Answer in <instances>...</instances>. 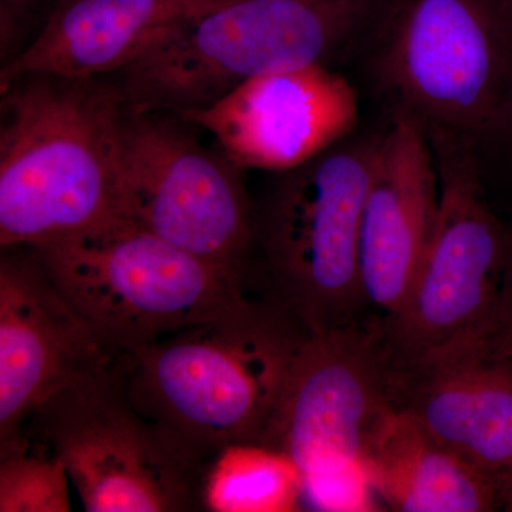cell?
Returning <instances> with one entry per match:
<instances>
[{
  "label": "cell",
  "instance_id": "5bb4252c",
  "mask_svg": "<svg viewBox=\"0 0 512 512\" xmlns=\"http://www.w3.org/2000/svg\"><path fill=\"white\" fill-rule=\"evenodd\" d=\"M439 211V171L426 131L397 110L380 137L360 229V279L379 318L409 296Z\"/></svg>",
  "mask_w": 512,
  "mask_h": 512
},
{
  "label": "cell",
  "instance_id": "4fadbf2b",
  "mask_svg": "<svg viewBox=\"0 0 512 512\" xmlns=\"http://www.w3.org/2000/svg\"><path fill=\"white\" fill-rule=\"evenodd\" d=\"M387 396L468 466L494 478L511 470L512 369L480 338L387 357Z\"/></svg>",
  "mask_w": 512,
  "mask_h": 512
},
{
  "label": "cell",
  "instance_id": "9c48e42d",
  "mask_svg": "<svg viewBox=\"0 0 512 512\" xmlns=\"http://www.w3.org/2000/svg\"><path fill=\"white\" fill-rule=\"evenodd\" d=\"M439 211L409 296L377 328L389 359H407L483 335L493 316L510 231L488 205L473 144L429 138Z\"/></svg>",
  "mask_w": 512,
  "mask_h": 512
},
{
  "label": "cell",
  "instance_id": "52a82bcc",
  "mask_svg": "<svg viewBox=\"0 0 512 512\" xmlns=\"http://www.w3.org/2000/svg\"><path fill=\"white\" fill-rule=\"evenodd\" d=\"M390 409L387 357L376 318L305 333L261 446L298 470L302 504L343 510L348 483L367 484L363 457Z\"/></svg>",
  "mask_w": 512,
  "mask_h": 512
},
{
  "label": "cell",
  "instance_id": "e0dca14e",
  "mask_svg": "<svg viewBox=\"0 0 512 512\" xmlns=\"http://www.w3.org/2000/svg\"><path fill=\"white\" fill-rule=\"evenodd\" d=\"M207 503L212 511L298 510L301 476L288 458L274 450L231 447L212 467Z\"/></svg>",
  "mask_w": 512,
  "mask_h": 512
},
{
  "label": "cell",
  "instance_id": "277c9868",
  "mask_svg": "<svg viewBox=\"0 0 512 512\" xmlns=\"http://www.w3.org/2000/svg\"><path fill=\"white\" fill-rule=\"evenodd\" d=\"M117 356L244 305V279L120 218L33 248Z\"/></svg>",
  "mask_w": 512,
  "mask_h": 512
},
{
  "label": "cell",
  "instance_id": "5b68a950",
  "mask_svg": "<svg viewBox=\"0 0 512 512\" xmlns=\"http://www.w3.org/2000/svg\"><path fill=\"white\" fill-rule=\"evenodd\" d=\"M28 426L62 461L86 511L208 508L215 461L138 412L119 359L57 392Z\"/></svg>",
  "mask_w": 512,
  "mask_h": 512
},
{
  "label": "cell",
  "instance_id": "7a4b0ae2",
  "mask_svg": "<svg viewBox=\"0 0 512 512\" xmlns=\"http://www.w3.org/2000/svg\"><path fill=\"white\" fill-rule=\"evenodd\" d=\"M305 330L274 299L119 356L131 402L202 456L261 446Z\"/></svg>",
  "mask_w": 512,
  "mask_h": 512
},
{
  "label": "cell",
  "instance_id": "30bf717a",
  "mask_svg": "<svg viewBox=\"0 0 512 512\" xmlns=\"http://www.w3.org/2000/svg\"><path fill=\"white\" fill-rule=\"evenodd\" d=\"M161 111L124 109L120 173L124 215L175 247L244 279L256 217L242 170Z\"/></svg>",
  "mask_w": 512,
  "mask_h": 512
},
{
  "label": "cell",
  "instance_id": "7402d4cb",
  "mask_svg": "<svg viewBox=\"0 0 512 512\" xmlns=\"http://www.w3.org/2000/svg\"><path fill=\"white\" fill-rule=\"evenodd\" d=\"M211 2L222 3V5H224V3L232 2V0H211Z\"/></svg>",
  "mask_w": 512,
  "mask_h": 512
},
{
  "label": "cell",
  "instance_id": "44dd1931",
  "mask_svg": "<svg viewBox=\"0 0 512 512\" xmlns=\"http://www.w3.org/2000/svg\"><path fill=\"white\" fill-rule=\"evenodd\" d=\"M497 484L501 510L512 512V477L504 474L497 478Z\"/></svg>",
  "mask_w": 512,
  "mask_h": 512
},
{
  "label": "cell",
  "instance_id": "8992f818",
  "mask_svg": "<svg viewBox=\"0 0 512 512\" xmlns=\"http://www.w3.org/2000/svg\"><path fill=\"white\" fill-rule=\"evenodd\" d=\"M380 138L336 146L279 173L256 239L274 285L272 299L306 333L362 320L360 229Z\"/></svg>",
  "mask_w": 512,
  "mask_h": 512
},
{
  "label": "cell",
  "instance_id": "ac0fdd59",
  "mask_svg": "<svg viewBox=\"0 0 512 512\" xmlns=\"http://www.w3.org/2000/svg\"><path fill=\"white\" fill-rule=\"evenodd\" d=\"M30 444L0 456V511H72L66 467L43 444L42 451Z\"/></svg>",
  "mask_w": 512,
  "mask_h": 512
},
{
  "label": "cell",
  "instance_id": "7c38bea8",
  "mask_svg": "<svg viewBox=\"0 0 512 512\" xmlns=\"http://www.w3.org/2000/svg\"><path fill=\"white\" fill-rule=\"evenodd\" d=\"M175 116L207 130L239 167L279 174L348 137L359 101L342 74L312 64L255 77L207 109Z\"/></svg>",
  "mask_w": 512,
  "mask_h": 512
},
{
  "label": "cell",
  "instance_id": "d6986e66",
  "mask_svg": "<svg viewBox=\"0 0 512 512\" xmlns=\"http://www.w3.org/2000/svg\"><path fill=\"white\" fill-rule=\"evenodd\" d=\"M478 338L491 356L512 369V229L497 305L483 335Z\"/></svg>",
  "mask_w": 512,
  "mask_h": 512
},
{
  "label": "cell",
  "instance_id": "6da1fadb",
  "mask_svg": "<svg viewBox=\"0 0 512 512\" xmlns=\"http://www.w3.org/2000/svg\"><path fill=\"white\" fill-rule=\"evenodd\" d=\"M0 92L2 248H39L126 218L119 86L29 73Z\"/></svg>",
  "mask_w": 512,
  "mask_h": 512
},
{
  "label": "cell",
  "instance_id": "ba28073f",
  "mask_svg": "<svg viewBox=\"0 0 512 512\" xmlns=\"http://www.w3.org/2000/svg\"><path fill=\"white\" fill-rule=\"evenodd\" d=\"M399 110L429 138L476 146L494 134L512 76L504 0H407L382 60Z\"/></svg>",
  "mask_w": 512,
  "mask_h": 512
},
{
  "label": "cell",
  "instance_id": "603a6c76",
  "mask_svg": "<svg viewBox=\"0 0 512 512\" xmlns=\"http://www.w3.org/2000/svg\"><path fill=\"white\" fill-rule=\"evenodd\" d=\"M504 474H505V476H511L512 477V468H511V470L505 471ZM504 474H501V476H504ZM498 477H500V476H498Z\"/></svg>",
  "mask_w": 512,
  "mask_h": 512
},
{
  "label": "cell",
  "instance_id": "ffe728a7",
  "mask_svg": "<svg viewBox=\"0 0 512 512\" xmlns=\"http://www.w3.org/2000/svg\"><path fill=\"white\" fill-rule=\"evenodd\" d=\"M494 133L503 134L512 153V76L507 96H505L503 110H501L500 120H498Z\"/></svg>",
  "mask_w": 512,
  "mask_h": 512
},
{
  "label": "cell",
  "instance_id": "cb8c5ba5",
  "mask_svg": "<svg viewBox=\"0 0 512 512\" xmlns=\"http://www.w3.org/2000/svg\"><path fill=\"white\" fill-rule=\"evenodd\" d=\"M505 3H507L508 6H510L512 10V0H504Z\"/></svg>",
  "mask_w": 512,
  "mask_h": 512
},
{
  "label": "cell",
  "instance_id": "2e32d148",
  "mask_svg": "<svg viewBox=\"0 0 512 512\" xmlns=\"http://www.w3.org/2000/svg\"><path fill=\"white\" fill-rule=\"evenodd\" d=\"M363 473L393 511L501 510L497 478L468 466L392 406L370 437Z\"/></svg>",
  "mask_w": 512,
  "mask_h": 512
},
{
  "label": "cell",
  "instance_id": "9a60e30c",
  "mask_svg": "<svg viewBox=\"0 0 512 512\" xmlns=\"http://www.w3.org/2000/svg\"><path fill=\"white\" fill-rule=\"evenodd\" d=\"M220 6L211 0H60L39 36L3 67L0 87L29 73L97 79L121 72L168 30Z\"/></svg>",
  "mask_w": 512,
  "mask_h": 512
},
{
  "label": "cell",
  "instance_id": "8fae6325",
  "mask_svg": "<svg viewBox=\"0 0 512 512\" xmlns=\"http://www.w3.org/2000/svg\"><path fill=\"white\" fill-rule=\"evenodd\" d=\"M119 356L59 291L29 247L0 258V454L23 450L37 410Z\"/></svg>",
  "mask_w": 512,
  "mask_h": 512
},
{
  "label": "cell",
  "instance_id": "3957f363",
  "mask_svg": "<svg viewBox=\"0 0 512 512\" xmlns=\"http://www.w3.org/2000/svg\"><path fill=\"white\" fill-rule=\"evenodd\" d=\"M362 0H232L168 30L120 72L128 109H207L248 80L325 64Z\"/></svg>",
  "mask_w": 512,
  "mask_h": 512
}]
</instances>
